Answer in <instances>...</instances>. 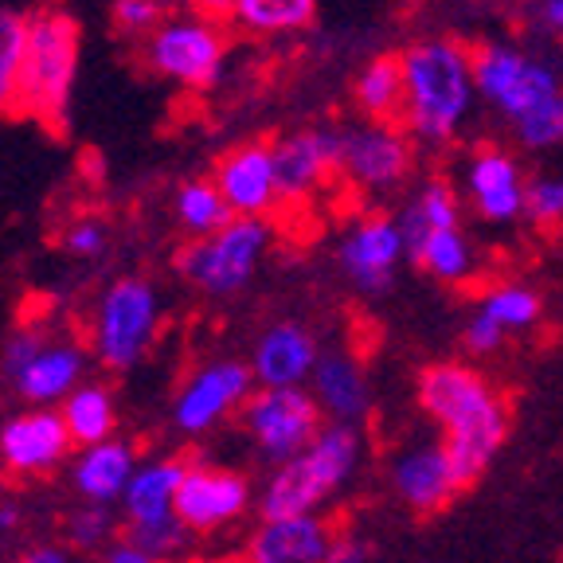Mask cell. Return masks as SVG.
Returning a JSON list of instances; mask_svg holds the SVG:
<instances>
[{
	"label": "cell",
	"mask_w": 563,
	"mask_h": 563,
	"mask_svg": "<svg viewBox=\"0 0 563 563\" xmlns=\"http://www.w3.org/2000/svg\"><path fill=\"white\" fill-rule=\"evenodd\" d=\"M137 450L125 439H106L87 446L70 462V485L82 497V505H122L133 474H137Z\"/></svg>",
	"instance_id": "44dd1931"
},
{
	"label": "cell",
	"mask_w": 563,
	"mask_h": 563,
	"mask_svg": "<svg viewBox=\"0 0 563 563\" xmlns=\"http://www.w3.org/2000/svg\"><path fill=\"white\" fill-rule=\"evenodd\" d=\"M333 540L325 517H271L246 540V563H325Z\"/></svg>",
	"instance_id": "ffe728a7"
},
{
	"label": "cell",
	"mask_w": 563,
	"mask_h": 563,
	"mask_svg": "<svg viewBox=\"0 0 563 563\" xmlns=\"http://www.w3.org/2000/svg\"><path fill=\"white\" fill-rule=\"evenodd\" d=\"M404 255H411L407 235L399 228V216H387V211H368L361 220H352L336 246V263H341L344 278L368 298H379L396 286Z\"/></svg>",
	"instance_id": "7c38bea8"
},
{
	"label": "cell",
	"mask_w": 563,
	"mask_h": 563,
	"mask_svg": "<svg viewBox=\"0 0 563 563\" xmlns=\"http://www.w3.org/2000/svg\"><path fill=\"white\" fill-rule=\"evenodd\" d=\"M59 415L67 422L70 442L79 450L98 446L106 439H118V404L110 396V387L102 384H82L75 387L67 399L59 404Z\"/></svg>",
	"instance_id": "4316f807"
},
{
	"label": "cell",
	"mask_w": 563,
	"mask_h": 563,
	"mask_svg": "<svg viewBox=\"0 0 563 563\" xmlns=\"http://www.w3.org/2000/svg\"><path fill=\"white\" fill-rule=\"evenodd\" d=\"M399 228L407 235V251L419 246L427 235L462 228V192L446 176H427L399 211Z\"/></svg>",
	"instance_id": "d4e9b609"
},
{
	"label": "cell",
	"mask_w": 563,
	"mask_h": 563,
	"mask_svg": "<svg viewBox=\"0 0 563 563\" xmlns=\"http://www.w3.org/2000/svg\"><path fill=\"white\" fill-rule=\"evenodd\" d=\"M102 563H168V560H157V555H150L145 548L130 544V540H118V544L106 548Z\"/></svg>",
	"instance_id": "7bdbcfd3"
},
{
	"label": "cell",
	"mask_w": 563,
	"mask_h": 563,
	"mask_svg": "<svg viewBox=\"0 0 563 563\" xmlns=\"http://www.w3.org/2000/svg\"><path fill=\"white\" fill-rule=\"evenodd\" d=\"M255 505V489L239 470L211 466V462H188L185 482L176 493V520L188 532H220L246 517Z\"/></svg>",
	"instance_id": "4fadbf2b"
},
{
	"label": "cell",
	"mask_w": 563,
	"mask_h": 563,
	"mask_svg": "<svg viewBox=\"0 0 563 563\" xmlns=\"http://www.w3.org/2000/svg\"><path fill=\"white\" fill-rule=\"evenodd\" d=\"M505 341H509V333H505L489 313H482V309H474V313L466 317V325H462V344H466V352H474V356H493L497 349H505Z\"/></svg>",
	"instance_id": "74e56055"
},
{
	"label": "cell",
	"mask_w": 563,
	"mask_h": 563,
	"mask_svg": "<svg viewBox=\"0 0 563 563\" xmlns=\"http://www.w3.org/2000/svg\"><path fill=\"white\" fill-rule=\"evenodd\" d=\"M211 180H216V188L228 200L231 216L266 220V211H274L282 203L271 141H243V145L228 150L216 161Z\"/></svg>",
	"instance_id": "e0dca14e"
},
{
	"label": "cell",
	"mask_w": 563,
	"mask_h": 563,
	"mask_svg": "<svg viewBox=\"0 0 563 563\" xmlns=\"http://www.w3.org/2000/svg\"><path fill=\"white\" fill-rule=\"evenodd\" d=\"M141 52L161 79L188 90H211L223 79L228 40H223L220 24H208L200 16H176L165 20Z\"/></svg>",
	"instance_id": "9c48e42d"
},
{
	"label": "cell",
	"mask_w": 563,
	"mask_h": 563,
	"mask_svg": "<svg viewBox=\"0 0 563 563\" xmlns=\"http://www.w3.org/2000/svg\"><path fill=\"white\" fill-rule=\"evenodd\" d=\"M192 16L208 20V24H223V20H235L239 0H188Z\"/></svg>",
	"instance_id": "b9f144b4"
},
{
	"label": "cell",
	"mask_w": 563,
	"mask_h": 563,
	"mask_svg": "<svg viewBox=\"0 0 563 563\" xmlns=\"http://www.w3.org/2000/svg\"><path fill=\"white\" fill-rule=\"evenodd\" d=\"M482 313H489L505 333H525L540 321V294L520 282H497L493 290H485Z\"/></svg>",
	"instance_id": "1f68e13d"
},
{
	"label": "cell",
	"mask_w": 563,
	"mask_h": 563,
	"mask_svg": "<svg viewBox=\"0 0 563 563\" xmlns=\"http://www.w3.org/2000/svg\"><path fill=\"white\" fill-rule=\"evenodd\" d=\"M415 173V137L404 125L361 122L341 130V176L368 196L404 188Z\"/></svg>",
	"instance_id": "30bf717a"
},
{
	"label": "cell",
	"mask_w": 563,
	"mask_h": 563,
	"mask_svg": "<svg viewBox=\"0 0 563 563\" xmlns=\"http://www.w3.org/2000/svg\"><path fill=\"white\" fill-rule=\"evenodd\" d=\"M20 563H75V555L59 544H40V548H32Z\"/></svg>",
	"instance_id": "ee69618b"
},
{
	"label": "cell",
	"mask_w": 563,
	"mask_h": 563,
	"mask_svg": "<svg viewBox=\"0 0 563 563\" xmlns=\"http://www.w3.org/2000/svg\"><path fill=\"white\" fill-rule=\"evenodd\" d=\"M70 431L59 407H27L0 422V470L16 477L55 474L70 457Z\"/></svg>",
	"instance_id": "5bb4252c"
},
{
	"label": "cell",
	"mask_w": 563,
	"mask_h": 563,
	"mask_svg": "<svg viewBox=\"0 0 563 563\" xmlns=\"http://www.w3.org/2000/svg\"><path fill=\"white\" fill-rule=\"evenodd\" d=\"M82 372H87V352L75 341H47L40 349L32 364L20 372L12 384H16V396L32 407H55L82 387Z\"/></svg>",
	"instance_id": "cb8c5ba5"
},
{
	"label": "cell",
	"mask_w": 563,
	"mask_h": 563,
	"mask_svg": "<svg viewBox=\"0 0 563 563\" xmlns=\"http://www.w3.org/2000/svg\"><path fill=\"white\" fill-rule=\"evenodd\" d=\"M185 532L188 528L180 525V520H168V525H157V528H133L130 544L145 548L150 555H157V560H168V555L180 552V544H185Z\"/></svg>",
	"instance_id": "f35d334b"
},
{
	"label": "cell",
	"mask_w": 563,
	"mask_h": 563,
	"mask_svg": "<svg viewBox=\"0 0 563 563\" xmlns=\"http://www.w3.org/2000/svg\"><path fill=\"white\" fill-rule=\"evenodd\" d=\"M364 442L356 427L344 422H325V431L317 434L313 446L290 457L286 466H274L258 493V509L263 520L271 517H321L336 493L352 482L361 470Z\"/></svg>",
	"instance_id": "3957f363"
},
{
	"label": "cell",
	"mask_w": 563,
	"mask_h": 563,
	"mask_svg": "<svg viewBox=\"0 0 563 563\" xmlns=\"http://www.w3.org/2000/svg\"><path fill=\"white\" fill-rule=\"evenodd\" d=\"M470 59H474L477 98L512 125L525 114H532L540 102H548L555 90H563L555 70L548 63L532 59L525 47L489 40V44L470 47Z\"/></svg>",
	"instance_id": "52a82bcc"
},
{
	"label": "cell",
	"mask_w": 563,
	"mask_h": 563,
	"mask_svg": "<svg viewBox=\"0 0 563 563\" xmlns=\"http://www.w3.org/2000/svg\"><path fill=\"white\" fill-rule=\"evenodd\" d=\"M525 216L544 231L563 228V173H540L528 180Z\"/></svg>",
	"instance_id": "836d02e7"
},
{
	"label": "cell",
	"mask_w": 563,
	"mask_h": 563,
	"mask_svg": "<svg viewBox=\"0 0 563 563\" xmlns=\"http://www.w3.org/2000/svg\"><path fill=\"white\" fill-rule=\"evenodd\" d=\"M274 168H278V192L286 203H301L325 188L333 173H341V133L329 125L290 130L271 141Z\"/></svg>",
	"instance_id": "2e32d148"
},
{
	"label": "cell",
	"mask_w": 563,
	"mask_h": 563,
	"mask_svg": "<svg viewBox=\"0 0 563 563\" xmlns=\"http://www.w3.org/2000/svg\"><path fill=\"white\" fill-rule=\"evenodd\" d=\"M161 321V294L150 278L125 274L110 282L95 306L90 325V349L98 364L110 372H130L145 361Z\"/></svg>",
	"instance_id": "5b68a950"
},
{
	"label": "cell",
	"mask_w": 563,
	"mask_h": 563,
	"mask_svg": "<svg viewBox=\"0 0 563 563\" xmlns=\"http://www.w3.org/2000/svg\"><path fill=\"white\" fill-rule=\"evenodd\" d=\"M462 196L485 223H517L525 220L528 180L520 173V161L501 145H482L462 161Z\"/></svg>",
	"instance_id": "9a60e30c"
},
{
	"label": "cell",
	"mask_w": 563,
	"mask_h": 563,
	"mask_svg": "<svg viewBox=\"0 0 563 563\" xmlns=\"http://www.w3.org/2000/svg\"><path fill=\"white\" fill-rule=\"evenodd\" d=\"M317 20V0H239L235 20L246 35H294Z\"/></svg>",
	"instance_id": "4dcf8cb0"
},
{
	"label": "cell",
	"mask_w": 563,
	"mask_h": 563,
	"mask_svg": "<svg viewBox=\"0 0 563 563\" xmlns=\"http://www.w3.org/2000/svg\"><path fill=\"white\" fill-rule=\"evenodd\" d=\"M309 391H313L317 407H321V415L329 422L356 427L372 411L368 372L349 352H321V364H317L313 379H309Z\"/></svg>",
	"instance_id": "7402d4cb"
},
{
	"label": "cell",
	"mask_w": 563,
	"mask_h": 563,
	"mask_svg": "<svg viewBox=\"0 0 563 563\" xmlns=\"http://www.w3.org/2000/svg\"><path fill=\"white\" fill-rule=\"evenodd\" d=\"M239 419H243L251 446L274 466H286L325 431V415L309 387H258L239 411Z\"/></svg>",
	"instance_id": "ba28073f"
},
{
	"label": "cell",
	"mask_w": 563,
	"mask_h": 563,
	"mask_svg": "<svg viewBox=\"0 0 563 563\" xmlns=\"http://www.w3.org/2000/svg\"><path fill=\"white\" fill-rule=\"evenodd\" d=\"M27 32H32V16L0 4V114L4 118H16L20 110V75H24Z\"/></svg>",
	"instance_id": "f546056e"
},
{
	"label": "cell",
	"mask_w": 563,
	"mask_h": 563,
	"mask_svg": "<svg viewBox=\"0 0 563 563\" xmlns=\"http://www.w3.org/2000/svg\"><path fill=\"white\" fill-rule=\"evenodd\" d=\"M110 246V228L98 216H82L63 231V251L75 258H98Z\"/></svg>",
	"instance_id": "8d00e7d4"
},
{
	"label": "cell",
	"mask_w": 563,
	"mask_h": 563,
	"mask_svg": "<svg viewBox=\"0 0 563 563\" xmlns=\"http://www.w3.org/2000/svg\"><path fill=\"white\" fill-rule=\"evenodd\" d=\"M372 544L364 537H356V532H341V537L333 540V548H329L325 563H372Z\"/></svg>",
	"instance_id": "60d3db41"
},
{
	"label": "cell",
	"mask_w": 563,
	"mask_h": 563,
	"mask_svg": "<svg viewBox=\"0 0 563 563\" xmlns=\"http://www.w3.org/2000/svg\"><path fill=\"white\" fill-rule=\"evenodd\" d=\"M20 525V509L16 505H0V532H12Z\"/></svg>",
	"instance_id": "bcb514c9"
},
{
	"label": "cell",
	"mask_w": 563,
	"mask_h": 563,
	"mask_svg": "<svg viewBox=\"0 0 563 563\" xmlns=\"http://www.w3.org/2000/svg\"><path fill=\"white\" fill-rule=\"evenodd\" d=\"M44 344H47V336L40 333V329H20V333H12V341L4 344V352H0V368H4V376L16 379L20 372L40 356Z\"/></svg>",
	"instance_id": "ab89813d"
},
{
	"label": "cell",
	"mask_w": 563,
	"mask_h": 563,
	"mask_svg": "<svg viewBox=\"0 0 563 563\" xmlns=\"http://www.w3.org/2000/svg\"><path fill=\"white\" fill-rule=\"evenodd\" d=\"M321 364L317 336L298 321H274L251 349V372L258 387H306Z\"/></svg>",
	"instance_id": "d6986e66"
},
{
	"label": "cell",
	"mask_w": 563,
	"mask_h": 563,
	"mask_svg": "<svg viewBox=\"0 0 563 563\" xmlns=\"http://www.w3.org/2000/svg\"><path fill=\"white\" fill-rule=\"evenodd\" d=\"M560 560H563V552H560Z\"/></svg>",
	"instance_id": "7dc6e473"
},
{
	"label": "cell",
	"mask_w": 563,
	"mask_h": 563,
	"mask_svg": "<svg viewBox=\"0 0 563 563\" xmlns=\"http://www.w3.org/2000/svg\"><path fill=\"white\" fill-rule=\"evenodd\" d=\"M255 372L243 361H211L200 364L180 384L173 399V422L180 434H208L235 411H243L246 399L255 396Z\"/></svg>",
	"instance_id": "8fae6325"
},
{
	"label": "cell",
	"mask_w": 563,
	"mask_h": 563,
	"mask_svg": "<svg viewBox=\"0 0 563 563\" xmlns=\"http://www.w3.org/2000/svg\"><path fill=\"white\" fill-rule=\"evenodd\" d=\"M404 59V130L419 145L442 150L462 133L477 102L474 59L450 35H427L399 52Z\"/></svg>",
	"instance_id": "7a4b0ae2"
},
{
	"label": "cell",
	"mask_w": 563,
	"mask_h": 563,
	"mask_svg": "<svg viewBox=\"0 0 563 563\" xmlns=\"http://www.w3.org/2000/svg\"><path fill=\"white\" fill-rule=\"evenodd\" d=\"M82 32L67 12H35L27 32L24 75H20L16 118H32L40 125L59 130L67 118L70 90L79 79Z\"/></svg>",
	"instance_id": "277c9868"
},
{
	"label": "cell",
	"mask_w": 563,
	"mask_h": 563,
	"mask_svg": "<svg viewBox=\"0 0 563 563\" xmlns=\"http://www.w3.org/2000/svg\"><path fill=\"white\" fill-rule=\"evenodd\" d=\"M271 239L274 231L266 220L235 216L228 228L216 231L211 239L188 243L176 255V271L185 274L200 294H208V298H231V294L251 286L266 251H271Z\"/></svg>",
	"instance_id": "8992f818"
},
{
	"label": "cell",
	"mask_w": 563,
	"mask_h": 563,
	"mask_svg": "<svg viewBox=\"0 0 563 563\" xmlns=\"http://www.w3.org/2000/svg\"><path fill=\"white\" fill-rule=\"evenodd\" d=\"M512 133H517L520 150H555V145H563V90H555L548 102H540L532 114H525L517 125H512Z\"/></svg>",
	"instance_id": "d6a6232c"
},
{
	"label": "cell",
	"mask_w": 563,
	"mask_h": 563,
	"mask_svg": "<svg viewBox=\"0 0 563 563\" xmlns=\"http://www.w3.org/2000/svg\"><path fill=\"white\" fill-rule=\"evenodd\" d=\"M411 258L427 278L442 282V286H466L477 266L474 243H470V235L462 228L427 235L419 246H411Z\"/></svg>",
	"instance_id": "f1b7e54d"
},
{
	"label": "cell",
	"mask_w": 563,
	"mask_h": 563,
	"mask_svg": "<svg viewBox=\"0 0 563 563\" xmlns=\"http://www.w3.org/2000/svg\"><path fill=\"white\" fill-rule=\"evenodd\" d=\"M173 216H176V223H180V231L192 235V243L196 239H211L216 231H223L235 220L211 176H192V180H185V185L176 188Z\"/></svg>",
	"instance_id": "83f0119b"
},
{
	"label": "cell",
	"mask_w": 563,
	"mask_h": 563,
	"mask_svg": "<svg viewBox=\"0 0 563 563\" xmlns=\"http://www.w3.org/2000/svg\"><path fill=\"white\" fill-rule=\"evenodd\" d=\"M114 27L130 40H150L165 24V4L161 0H114Z\"/></svg>",
	"instance_id": "d590c367"
},
{
	"label": "cell",
	"mask_w": 563,
	"mask_h": 563,
	"mask_svg": "<svg viewBox=\"0 0 563 563\" xmlns=\"http://www.w3.org/2000/svg\"><path fill=\"white\" fill-rule=\"evenodd\" d=\"M188 462L185 457H153V462H141L137 474H133L130 489L122 497L125 528H157L176 520V493L185 482Z\"/></svg>",
	"instance_id": "603a6c76"
},
{
	"label": "cell",
	"mask_w": 563,
	"mask_h": 563,
	"mask_svg": "<svg viewBox=\"0 0 563 563\" xmlns=\"http://www.w3.org/2000/svg\"><path fill=\"white\" fill-rule=\"evenodd\" d=\"M540 24L563 35V0H540Z\"/></svg>",
	"instance_id": "f6af8a7d"
},
{
	"label": "cell",
	"mask_w": 563,
	"mask_h": 563,
	"mask_svg": "<svg viewBox=\"0 0 563 563\" xmlns=\"http://www.w3.org/2000/svg\"><path fill=\"white\" fill-rule=\"evenodd\" d=\"M387 477H391V493L419 517H434L462 493V482H457L442 442H411V446H404L391 457Z\"/></svg>",
	"instance_id": "ac0fdd59"
},
{
	"label": "cell",
	"mask_w": 563,
	"mask_h": 563,
	"mask_svg": "<svg viewBox=\"0 0 563 563\" xmlns=\"http://www.w3.org/2000/svg\"><path fill=\"white\" fill-rule=\"evenodd\" d=\"M352 98L368 122H404V59L399 55H376L352 82Z\"/></svg>",
	"instance_id": "484cf974"
},
{
	"label": "cell",
	"mask_w": 563,
	"mask_h": 563,
	"mask_svg": "<svg viewBox=\"0 0 563 563\" xmlns=\"http://www.w3.org/2000/svg\"><path fill=\"white\" fill-rule=\"evenodd\" d=\"M114 537V512L106 505H79L67 517V544L79 552H95Z\"/></svg>",
	"instance_id": "e575fe53"
},
{
	"label": "cell",
	"mask_w": 563,
	"mask_h": 563,
	"mask_svg": "<svg viewBox=\"0 0 563 563\" xmlns=\"http://www.w3.org/2000/svg\"><path fill=\"white\" fill-rule=\"evenodd\" d=\"M422 415L442 431V450L462 489L474 485L509 439V407L501 391L462 361L427 364L415 384Z\"/></svg>",
	"instance_id": "6da1fadb"
}]
</instances>
